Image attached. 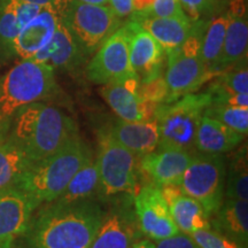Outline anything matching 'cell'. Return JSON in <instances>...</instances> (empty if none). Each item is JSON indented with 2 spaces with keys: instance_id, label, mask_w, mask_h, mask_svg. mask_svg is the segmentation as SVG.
<instances>
[{
  "instance_id": "25",
  "label": "cell",
  "mask_w": 248,
  "mask_h": 248,
  "mask_svg": "<svg viewBox=\"0 0 248 248\" xmlns=\"http://www.w3.org/2000/svg\"><path fill=\"white\" fill-rule=\"evenodd\" d=\"M7 126L0 128V192L16 187L31 164L20 146L6 133Z\"/></svg>"
},
{
  "instance_id": "20",
  "label": "cell",
  "mask_w": 248,
  "mask_h": 248,
  "mask_svg": "<svg viewBox=\"0 0 248 248\" xmlns=\"http://www.w3.org/2000/svg\"><path fill=\"white\" fill-rule=\"evenodd\" d=\"M105 129L138 157L154 152L159 146V131L154 120L130 122L120 119Z\"/></svg>"
},
{
  "instance_id": "8",
  "label": "cell",
  "mask_w": 248,
  "mask_h": 248,
  "mask_svg": "<svg viewBox=\"0 0 248 248\" xmlns=\"http://www.w3.org/2000/svg\"><path fill=\"white\" fill-rule=\"evenodd\" d=\"M225 161L222 154H193L176 185L201 204L209 217L213 216L224 201Z\"/></svg>"
},
{
  "instance_id": "32",
  "label": "cell",
  "mask_w": 248,
  "mask_h": 248,
  "mask_svg": "<svg viewBox=\"0 0 248 248\" xmlns=\"http://www.w3.org/2000/svg\"><path fill=\"white\" fill-rule=\"evenodd\" d=\"M138 93L142 100L150 104H166L167 98H168V88H167L164 77L160 75L147 82H139Z\"/></svg>"
},
{
  "instance_id": "21",
  "label": "cell",
  "mask_w": 248,
  "mask_h": 248,
  "mask_svg": "<svg viewBox=\"0 0 248 248\" xmlns=\"http://www.w3.org/2000/svg\"><path fill=\"white\" fill-rule=\"evenodd\" d=\"M131 21H136L142 29H145L156 40L163 48L164 53L172 51L184 44L191 35L194 22H192L186 15L181 16H132Z\"/></svg>"
},
{
  "instance_id": "40",
  "label": "cell",
  "mask_w": 248,
  "mask_h": 248,
  "mask_svg": "<svg viewBox=\"0 0 248 248\" xmlns=\"http://www.w3.org/2000/svg\"><path fill=\"white\" fill-rule=\"evenodd\" d=\"M155 244L150 239H144L138 241V243H135L130 248H154Z\"/></svg>"
},
{
  "instance_id": "5",
  "label": "cell",
  "mask_w": 248,
  "mask_h": 248,
  "mask_svg": "<svg viewBox=\"0 0 248 248\" xmlns=\"http://www.w3.org/2000/svg\"><path fill=\"white\" fill-rule=\"evenodd\" d=\"M212 104V94L206 91L190 93L170 104L159 105L154 111L159 131L156 150H193L198 124L204 109Z\"/></svg>"
},
{
  "instance_id": "1",
  "label": "cell",
  "mask_w": 248,
  "mask_h": 248,
  "mask_svg": "<svg viewBox=\"0 0 248 248\" xmlns=\"http://www.w3.org/2000/svg\"><path fill=\"white\" fill-rule=\"evenodd\" d=\"M105 213L92 200L48 202L31 218L26 232L31 248H89Z\"/></svg>"
},
{
  "instance_id": "6",
  "label": "cell",
  "mask_w": 248,
  "mask_h": 248,
  "mask_svg": "<svg viewBox=\"0 0 248 248\" xmlns=\"http://www.w3.org/2000/svg\"><path fill=\"white\" fill-rule=\"evenodd\" d=\"M204 28L206 23L201 20L194 22L191 35L184 44L167 53L168 61L164 80L168 88V98L166 104L193 93L214 77L201 58V39Z\"/></svg>"
},
{
  "instance_id": "16",
  "label": "cell",
  "mask_w": 248,
  "mask_h": 248,
  "mask_svg": "<svg viewBox=\"0 0 248 248\" xmlns=\"http://www.w3.org/2000/svg\"><path fill=\"white\" fill-rule=\"evenodd\" d=\"M63 13L51 7H43L15 37L9 48L21 60L31 59L53 37Z\"/></svg>"
},
{
  "instance_id": "13",
  "label": "cell",
  "mask_w": 248,
  "mask_h": 248,
  "mask_svg": "<svg viewBox=\"0 0 248 248\" xmlns=\"http://www.w3.org/2000/svg\"><path fill=\"white\" fill-rule=\"evenodd\" d=\"M137 77L102 85L100 93L114 113L124 121H152L159 105L144 101L138 93Z\"/></svg>"
},
{
  "instance_id": "14",
  "label": "cell",
  "mask_w": 248,
  "mask_h": 248,
  "mask_svg": "<svg viewBox=\"0 0 248 248\" xmlns=\"http://www.w3.org/2000/svg\"><path fill=\"white\" fill-rule=\"evenodd\" d=\"M224 45L217 63V75L223 70L239 66L247 60L248 20L246 0H233L228 13Z\"/></svg>"
},
{
  "instance_id": "41",
  "label": "cell",
  "mask_w": 248,
  "mask_h": 248,
  "mask_svg": "<svg viewBox=\"0 0 248 248\" xmlns=\"http://www.w3.org/2000/svg\"><path fill=\"white\" fill-rule=\"evenodd\" d=\"M79 1L88 2V4H95V5H108V0H79Z\"/></svg>"
},
{
  "instance_id": "39",
  "label": "cell",
  "mask_w": 248,
  "mask_h": 248,
  "mask_svg": "<svg viewBox=\"0 0 248 248\" xmlns=\"http://www.w3.org/2000/svg\"><path fill=\"white\" fill-rule=\"evenodd\" d=\"M23 1L38 5L40 7H51L58 9V11L63 13L69 0H23Z\"/></svg>"
},
{
  "instance_id": "31",
  "label": "cell",
  "mask_w": 248,
  "mask_h": 248,
  "mask_svg": "<svg viewBox=\"0 0 248 248\" xmlns=\"http://www.w3.org/2000/svg\"><path fill=\"white\" fill-rule=\"evenodd\" d=\"M21 28L18 26L13 0H0V42L9 48Z\"/></svg>"
},
{
  "instance_id": "27",
  "label": "cell",
  "mask_w": 248,
  "mask_h": 248,
  "mask_svg": "<svg viewBox=\"0 0 248 248\" xmlns=\"http://www.w3.org/2000/svg\"><path fill=\"white\" fill-rule=\"evenodd\" d=\"M226 24V14L214 18L208 24H206L201 39V58L204 66L214 76L217 75L216 68L224 45Z\"/></svg>"
},
{
  "instance_id": "36",
  "label": "cell",
  "mask_w": 248,
  "mask_h": 248,
  "mask_svg": "<svg viewBox=\"0 0 248 248\" xmlns=\"http://www.w3.org/2000/svg\"><path fill=\"white\" fill-rule=\"evenodd\" d=\"M154 248H199L194 243L191 235L185 233H178L173 237L159 240L155 244Z\"/></svg>"
},
{
  "instance_id": "33",
  "label": "cell",
  "mask_w": 248,
  "mask_h": 248,
  "mask_svg": "<svg viewBox=\"0 0 248 248\" xmlns=\"http://www.w3.org/2000/svg\"><path fill=\"white\" fill-rule=\"evenodd\" d=\"M190 235L199 248H241L223 234L210 229L195 231Z\"/></svg>"
},
{
  "instance_id": "3",
  "label": "cell",
  "mask_w": 248,
  "mask_h": 248,
  "mask_svg": "<svg viewBox=\"0 0 248 248\" xmlns=\"http://www.w3.org/2000/svg\"><path fill=\"white\" fill-rule=\"evenodd\" d=\"M93 155L77 135L47 159L32 164L18 182L33 207L58 199L80 167Z\"/></svg>"
},
{
  "instance_id": "34",
  "label": "cell",
  "mask_w": 248,
  "mask_h": 248,
  "mask_svg": "<svg viewBox=\"0 0 248 248\" xmlns=\"http://www.w3.org/2000/svg\"><path fill=\"white\" fill-rule=\"evenodd\" d=\"M215 2L216 0H179L183 12L192 22L201 20L203 14L212 11Z\"/></svg>"
},
{
  "instance_id": "23",
  "label": "cell",
  "mask_w": 248,
  "mask_h": 248,
  "mask_svg": "<svg viewBox=\"0 0 248 248\" xmlns=\"http://www.w3.org/2000/svg\"><path fill=\"white\" fill-rule=\"evenodd\" d=\"M245 136L229 126L202 115L194 137V150L204 154H224L243 144Z\"/></svg>"
},
{
  "instance_id": "10",
  "label": "cell",
  "mask_w": 248,
  "mask_h": 248,
  "mask_svg": "<svg viewBox=\"0 0 248 248\" xmlns=\"http://www.w3.org/2000/svg\"><path fill=\"white\" fill-rule=\"evenodd\" d=\"M129 45L130 28L126 23L99 46L86 67V77L99 85L137 77L130 63Z\"/></svg>"
},
{
  "instance_id": "29",
  "label": "cell",
  "mask_w": 248,
  "mask_h": 248,
  "mask_svg": "<svg viewBox=\"0 0 248 248\" xmlns=\"http://www.w3.org/2000/svg\"><path fill=\"white\" fill-rule=\"evenodd\" d=\"M208 92L212 97L221 94L248 93V70L246 62L219 73L218 78L209 86Z\"/></svg>"
},
{
  "instance_id": "15",
  "label": "cell",
  "mask_w": 248,
  "mask_h": 248,
  "mask_svg": "<svg viewBox=\"0 0 248 248\" xmlns=\"http://www.w3.org/2000/svg\"><path fill=\"white\" fill-rule=\"evenodd\" d=\"M130 63L139 82H147L161 75L164 51L151 33L136 21H130Z\"/></svg>"
},
{
  "instance_id": "38",
  "label": "cell",
  "mask_w": 248,
  "mask_h": 248,
  "mask_svg": "<svg viewBox=\"0 0 248 248\" xmlns=\"http://www.w3.org/2000/svg\"><path fill=\"white\" fill-rule=\"evenodd\" d=\"M108 6L120 18L133 13V0H108Z\"/></svg>"
},
{
  "instance_id": "19",
  "label": "cell",
  "mask_w": 248,
  "mask_h": 248,
  "mask_svg": "<svg viewBox=\"0 0 248 248\" xmlns=\"http://www.w3.org/2000/svg\"><path fill=\"white\" fill-rule=\"evenodd\" d=\"M84 55V51L62 20L51 40L31 60L47 64L53 70H71L79 66Z\"/></svg>"
},
{
  "instance_id": "17",
  "label": "cell",
  "mask_w": 248,
  "mask_h": 248,
  "mask_svg": "<svg viewBox=\"0 0 248 248\" xmlns=\"http://www.w3.org/2000/svg\"><path fill=\"white\" fill-rule=\"evenodd\" d=\"M193 153L182 150H155L139 156L138 169L157 186L177 184Z\"/></svg>"
},
{
  "instance_id": "2",
  "label": "cell",
  "mask_w": 248,
  "mask_h": 248,
  "mask_svg": "<svg viewBox=\"0 0 248 248\" xmlns=\"http://www.w3.org/2000/svg\"><path fill=\"white\" fill-rule=\"evenodd\" d=\"M11 121L9 133L31 166L57 153L78 135L69 116L42 101L21 108Z\"/></svg>"
},
{
  "instance_id": "28",
  "label": "cell",
  "mask_w": 248,
  "mask_h": 248,
  "mask_svg": "<svg viewBox=\"0 0 248 248\" xmlns=\"http://www.w3.org/2000/svg\"><path fill=\"white\" fill-rule=\"evenodd\" d=\"M224 198L226 199H248V157L247 147L235 152L225 171Z\"/></svg>"
},
{
  "instance_id": "12",
  "label": "cell",
  "mask_w": 248,
  "mask_h": 248,
  "mask_svg": "<svg viewBox=\"0 0 248 248\" xmlns=\"http://www.w3.org/2000/svg\"><path fill=\"white\" fill-rule=\"evenodd\" d=\"M35 209L18 187L0 192V248H13L15 241L26 234Z\"/></svg>"
},
{
  "instance_id": "22",
  "label": "cell",
  "mask_w": 248,
  "mask_h": 248,
  "mask_svg": "<svg viewBox=\"0 0 248 248\" xmlns=\"http://www.w3.org/2000/svg\"><path fill=\"white\" fill-rule=\"evenodd\" d=\"M136 223L131 215L121 210L105 215L89 248H130L140 231Z\"/></svg>"
},
{
  "instance_id": "4",
  "label": "cell",
  "mask_w": 248,
  "mask_h": 248,
  "mask_svg": "<svg viewBox=\"0 0 248 248\" xmlns=\"http://www.w3.org/2000/svg\"><path fill=\"white\" fill-rule=\"evenodd\" d=\"M55 88L53 68L31 59L18 62L0 78V128L21 108L51 97Z\"/></svg>"
},
{
  "instance_id": "9",
  "label": "cell",
  "mask_w": 248,
  "mask_h": 248,
  "mask_svg": "<svg viewBox=\"0 0 248 248\" xmlns=\"http://www.w3.org/2000/svg\"><path fill=\"white\" fill-rule=\"evenodd\" d=\"M62 20L85 54L99 48L121 27V18L108 5H95L69 0Z\"/></svg>"
},
{
  "instance_id": "30",
  "label": "cell",
  "mask_w": 248,
  "mask_h": 248,
  "mask_svg": "<svg viewBox=\"0 0 248 248\" xmlns=\"http://www.w3.org/2000/svg\"><path fill=\"white\" fill-rule=\"evenodd\" d=\"M203 115L218 121L246 137L248 132V108L212 104L204 109Z\"/></svg>"
},
{
  "instance_id": "37",
  "label": "cell",
  "mask_w": 248,
  "mask_h": 248,
  "mask_svg": "<svg viewBox=\"0 0 248 248\" xmlns=\"http://www.w3.org/2000/svg\"><path fill=\"white\" fill-rule=\"evenodd\" d=\"M212 98L213 104L248 108V93H245V94H241V93H238V94H221Z\"/></svg>"
},
{
  "instance_id": "7",
  "label": "cell",
  "mask_w": 248,
  "mask_h": 248,
  "mask_svg": "<svg viewBox=\"0 0 248 248\" xmlns=\"http://www.w3.org/2000/svg\"><path fill=\"white\" fill-rule=\"evenodd\" d=\"M104 197L136 194L138 191V156L113 138L106 129L98 132L95 156Z\"/></svg>"
},
{
  "instance_id": "35",
  "label": "cell",
  "mask_w": 248,
  "mask_h": 248,
  "mask_svg": "<svg viewBox=\"0 0 248 248\" xmlns=\"http://www.w3.org/2000/svg\"><path fill=\"white\" fill-rule=\"evenodd\" d=\"M154 16H181L185 15L179 4V0H154L151 14Z\"/></svg>"
},
{
  "instance_id": "11",
  "label": "cell",
  "mask_w": 248,
  "mask_h": 248,
  "mask_svg": "<svg viewBox=\"0 0 248 248\" xmlns=\"http://www.w3.org/2000/svg\"><path fill=\"white\" fill-rule=\"evenodd\" d=\"M135 208L139 230L150 239L159 241L181 233L160 186L148 184L138 188Z\"/></svg>"
},
{
  "instance_id": "24",
  "label": "cell",
  "mask_w": 248,
  "mask_h": 248,
  "mask_svg": "<svg viewBox=\"0 0 248 248\" xmlns=\"http://www.w3.org/2000/svg\"><path fill=\"white\" fill-rule=\"evenodd\" d=\"M213 223L218 233L240 246L248 243V201L224 199L219 209L214 214Z\"/></svg>"
},
{
  "instance_id": "26",
  "label": "cell",
  "mask_w": 248,
  "mask_h": 248,
  "mask_svg": "<svg viewBox=\"0 0 248 248\" xmlns=\"http://www.w3.org/2000/svg\"><path fill=\"white\" fill-rule=\"evenodd\" d=\"M100 191L98 163L92 156L83 164L74 177L70 179L64 191L54 201L60 203H70L76 201L89 200L92 195Z\"/></svg>"
},
{
  "instance_id": "18",
  "label": "cell",
  "mask_w": 248,
  "mask_h": 248,
  "mask_svg": "<svg viewBox=\"0 0 248 248\" xmlns=\"http://www.w3.org/2000/svg\"><path fill=\"white\" fill-rule=\"evenodd\" d=\"M160 188L179 232L190 235L195 231L212 229L209 216L201 204L185 194L178 185H163Z\"/></svg>"
}]
</instances>
